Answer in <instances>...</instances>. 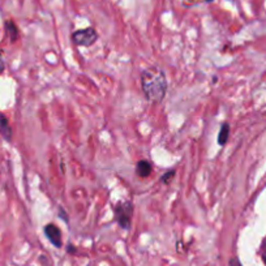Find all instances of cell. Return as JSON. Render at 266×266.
I'll use <instances>...</instances> for the list:
<instances>
[{
	"label": "cell",
	"mask_w": 266,
	"mask_h": 266,
	"mask_svg": "<svg viewBox=\"0 0 266 266\" xmlns=\"http://www.w3.org/2000/svg\"><path fill=\"white\" fill-rule=\"evenodd\" d=\"M205 2H209L210 3V2H214V0H205Z\"/></svg>",
	"instance_id": "15"
},
{
	"label": "cell",
	"mask_w": 266,
	"mask_h": 266,
	"mask_svg": "<svg viewBox=\"0 0 266 266\" xmlns=\"http://www.w3.org/2000/svg\"><path fill=\"white\" fill-rule=\"evenodd\" d=\"M72 42L76 46H83V47H90L92 44H94L98 39V33L94 28H85L81 30H76L73 32L72 35Z\"/></svg>",
	"instance_id": "3"
},
{
	"label": "cell",
	"mask_w": 266,
	"mask_h": 266,
	"mask_svg": "<svg viewBox=\"0 0 266 266\" xmlns=\"http://www.w3.org/2000/svg\"><path fill=\"white\" fill-rule=\"evenodd\" d=\"M44 235L47 236V239L50 240V243L56 248L61 247V232L60 230L57 228L56 225L54 223H48V225L44 226Z\"/></svg>",
	"instance_id": "4"
},
{
	"label": "cell",
	"mask_w": 266,
	"mask_h": 266,
	"mask_svg": "<svg viewBox=\"0 0 266 266\" xmlns=\"http://www.w3.org/2000/svg\"><path fill=\"white\" fill-rule=\"evenodd\" d=\"M6 30H7V34L10 35L11 42H16L17 37H19V30H17V26L15 25V22L7 21Z\"/></svg>",
	"instance_id": "8"
},
{
	"label": "cell",
	"mask_w": 266,
	"mask_h": 266,
	"mask_svg": "<svg viewBox=\"0 0 266 266\" xmlns=\"http://www.w3.org/2000/svg\"><path fill=\"white\" fill-rule=\"evenodd\" d=\"M228 135H230V125H228V123H223L222 124L221 130H219V135H218V144L219 145L223 146L226 143H227Z\"/></svg>",
	"instance_id": "7"
},
{
	"label": "cell",
	"mask_w": 266,
	"mask_h": 266,
	"mask_svg": "<svg viewBox=\"0 0 266 266\" xmlns=\"http://www.w3.org/2000/svg\"><path fill=\"white\" fill-rule=\"evenodd\" d=\"M73 245H68V252H73Z\"/></svg>",
	"instance_id": "14"
},
{
	"label": "cell",
	"mask_w": 266,
	"mask_h": 266,
	"mask_svg": "<svg viewBox=\"0 0 266 266\" xmlns=\"http://www.w3.org/2000/svg\"><path fill=\"white\" fill-rule=\"evenodd\" d=\"M3 71H4V63H3V60L0 59V75L3 73Z\"/></svg>",
	"instance_id": "12"
},
{
	"label": "cell",
	"mask_w": 266,
	"mask_h": 266,
	"mask_svg": "<svg viewBox=\"0 0 266 266\" xmlns=\"http://www.w3.org/2000/svg\"><path fill=\"white\" fill-rule=\"evenodd\" d=\"M230 265L231 266H241V263H240V261L238 260V258H232L231 262H230Z\"/></svg>",
	"instance_id": "11"
},
{
	"label": "cell",
	"mask_w": 266,
	"mask_h": 266,
	"mask_svg": "<svg viewBox=\"0 0 266 266\" xmlns=\"http://www.w3.org/2000/svg\"><path fill=\"white\" fill-rule=\"evenodd\" d=\"M262 261H263V263L266 265V247H265V249H263V252H262Z\"/></svg>",
	"instance_id": "13"
},
{
	"label": "cell",
	"mask_w": 266,
	"mask_h": 266,
	"mask_svg": "<svg viewBox=\"0 0 266 266\" xmlns=\"http://www.w3.org/2000/svg\"><path fill=\"white\" fill-rule=\"evenodd\" d=\"M115 219L119 223L121 228L124 230H129L130 221H132L133 214V205L129 201H124V203H117L114 206Z\"/></svg>",
	"instance_id": "2"
},
{
	"label": "cell",
	"mask_w": 266,
	"mask_h": 266,
	"mask_svg": "<svg viewBox=\"0 0 266 266\" xmlns=\"http://www.w3.org/2000/svg\"><path fill=\"white\" fill-rule=\"evenodd\" d=\"M152 165H150V162L148 161H139L137 162L136 166V172L139 176L141 177H148L150 174H152Z\"/></svg>",
	"instance_id": "6"
},
{
	"label": "cell",
	"mask_w": 266,
	"mask_h": 266,
	"mask_svg": "<svg viewBox=\"0 0 266 266\" xmlns=\"http://www.w3.org/2000/svg\"><path fill=\"white\" fill-rule=\"evenodd\" d=\"M141 88L146 99L152 103H159L167 93V79L165 72L158 66L146 68L141 73Z\"/></svg>",
	"instance_id": "1"
},
{
	"label": "cell",
	"mask_w": 266,
	"mask_h": 266,
	"mask_svg": "<svg viewBox=\"0 0 266 266\" xmlns=\"http://www.w3.org/2000/svg\"><path fill=\"white\" fill-rule=\"evenodd\" d=\"M0 137L8 143L12 141V128H11L6 115H3L2 112H0Z\"/></svg>",
	"instance_id": "5"
},
{
	"label": "cell",
	"mask_w": 266,
	"mask_h": 266,
	"mask_svg": "<svg viewBox=\"0 0 266 266\" xmlns=\"http://www.w3.org/2000/svg\"><path fill=\"white\" fill-rule=\"evenodd\" d=\"M59 216H61V218L64 219V222H68V217H66V214L64 213V210L61 209V208L59 209Z\"/></svg>",
	"instance_id": "10"
},
{
	"label": "cell",
	"mask_w": 266,
	"mask_h": 266,
	"mask_svg": "<svg viewBox=\"0 0 266 266\" xmlns=\"http://www.w3.org/2000/svg\"><path fill=\"white\" fill-rule=\"evenodd\" d=\"M175 176V171L174 170H171V171H167L163 174V176L161 177V183H165V184H168L170 181H171L172 177Z\"/></svg>",
	"instance_id": "9"
}]
</instances>
